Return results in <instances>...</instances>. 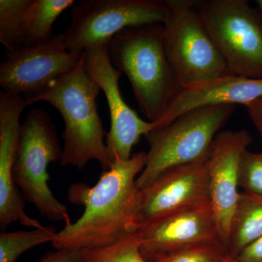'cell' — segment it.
<instances>
[{"label":"cell","instance_id":"cell-13","mask_svg":"<svg viewBox=\"0 0 262 262\" xmlns=\"http://www.w3.org/2000/svg\"><path fill=\"white\" fill-rule=\"evenodd\" d=\"M137 232L141 254L148 262L191 245L222 242L211 202L150 222Z\"/></svg>","mask_w":262,"mask_h":262},{"label":"cell","instance_id":"cell-25","mask_svg":"<svg viewBox=\"0 0 262 262\" xmlns=\"http://www.w3.org/2000/svg\"><path fill=\"white\" fill-rule=\"evenodd\" d=\"M248 116L262 139V97L246 105Z\"/></svg>","mask_w":262,"mask_h":262},{"label":"cell","instance_id":"cell-4","mask_svg":"<svg viewBox=\"0 0 262 262\" xmlns=\"http://www.w3.org/2000/svg\"><path fill=\"white\" fill-rule=\"evenodd\" d=\"M235 105L203 106L182 114L146 136L149 149L136 179L139 189L164 172L198 161L208 155L215 136L232 116Z\"/></svg>","mask_w":262,"mask_h":262},{"label":"cell","instance_id":"cell-1","mask_svg":"<svg viewBox=\"0 0 262 262\" xmlns=\"http://www.w3.org/2000/svg\"><path fill=\"white\" fill-rule=\"evenodd\" d=\"M146 152L117 160L101 173L94 187L74 184L68 190L71 203L84 207L80 219L57 232L56 250H87L115 244L136 233L139 189L136 179L145 166Z\"/></svg>","mask_w":262,"mask_h":262},{"label":"cell","instance_id":"cell-6","mask_svg":"<svg viewBox=\"0 0 262 262\" xmlns=\"http://www.w3.org/2000/svg\"><path fill=\"white\" fill-rule=\"evenodd\" d=\"M62 153L49 114L40 107L31 110L21 123L13 178L24 200L34 205L41 215L70 225L68 209L48 186V165L61 161Z\"/></svg>","mask_w":262,"mask_h":262},{"label":"cell","instance_id":"cell-12","mask_svg":"<svg viewBox=\"0 0 262 262\" xmlns=\"http://www.w3.org/2000/svg\"><path fill=\"white\" fill-rule=\"evenodd\" d=\"M251 142L252 136L248 130L220 131L208 155L210 202L221 241L227 247L231 222L241 194L239 161Z\"/></svg>","mask_w":262,"mask_h":262},{"label":"cell","instance_id":"cell-26","mask_svg":"<svg viewBox=\"0 0 262 262\" xmlns=\"http://www.w3.org/2000/svg\"><path fill=\"white\" fill-rule=\"evenodd\" d=\"M256 5H257L258 8L262 11V0H257L256 1Z\"/></svg>","mask_w":262,"mask_h":262},{"label":"cell","instance_id":"cell-19","mask_svg":"<svg viewBox=\"0 0 262 262\" xmlns=\"http://www.w3.org/2000/svg\"><path fill=\"white\" fill-rule=\"evenodd\" d=\"M52 227L34 229L32 231L2 232L0 234V262H15L17 258L31 248L52 243L56 237Z\"/></svg>","mask_w":262,"mask_h":262},{"label":"cell","instance_id":"cell-20","mask_svg":"<svg viewBox=\"0 0 262 262\" xmlns=\"http://www.w3.org/2000/svg\"><path fill=\"white\" fill-rule=\"evenodd\" d=\"M232 259L223 243L206 241L177 250L153 262H229Z\"/></svg>","mask_w":262,"mask_h":262},{"label":"cell","instance_id":"cell-24","mask_svg":"<svg viewBox=\"0 0 262 262\" xmlns=\"http://www.w3.org/2000/svg\"><path fill=\"white\" fill-rule=\"evenodd\" d=\"M235 260L237 262H262V235L245 248Z\"/></svg>","mask_w":262,"mask_h":262},{"label":"cell","instance_id":"cell-18","mask_svg":"<svg viewBox=\"0 0 262 262\" xmlns=\"http://www.w3.org/2000/svg\"><path fill=\"white\" fill-rule=\"evenodd\" d=\"M34 0H0V42L7 52L24 46L27 13Z\"/></svg>","mask_w":262,"mask_h":262},{"label":"cell","instance_id":"cell-14","mask_svg":"<svg viewBox=\"0 0 262 262\" xmlns=\"http://www.w3.org/2000/svg\"><path fill=\"white\" fill-rule=\"evenodd\" d=\"M23 96L0 94V227L4 231L14 222L34 229L43 228L39 221L25 211V200L13 178V169L21 123L20 115L27 107Z\"/></svg>","mask_w":262,"mask_h":262},{"label":"cell","instance_id":"cell-11","mask_svg":"<svg viewBox=\"0 0 262 262\" xmlns=\"http://www.w3.org/2000/svg\"><path fill=\"white\" fill-rule=\"evenodd\" d=\"M84 60L89 75L103 91L110 108L111 127L106 136L108 158L113 164L130 159L134 146L141 136L154 129V124L143 120L124 101L119 88L122 73L112 64L106 46L84 51Z\"/></svg>","mask_w":262,"mask_h":262},{"label":"cell","instance_id":"cell-3","mask_svg":"<svg viewBox=\"0 0 262 262\" xmlns=\"http://www.w3.org/2000/svg\"><path fill=\"white\" fill-rule=\"evenodd\" d=\"M106 49L112 64L127 76L141 113L158 121L182 89L165 52L163 24L123 29Z\"/></svg>","mask_w":262,"mask_h":262},{"label":"cell","instance_id":"cell-16","mask_svg":"<svg viewBox=\"0 0 262 262\" xmlns=\"http://www.w3.org/2000/svg\"><path fill=\"white\" fill-rule=\"evenodd\" d=\"M262 235V195L242 192L232 216L228 239L229 253L235 260L245 248Z\"/></svg>","mask_w":262,"mask_h":262},{"label":"cell","instance_id":"cell-21","mask_svg":"<svg viewBox=\"0 0 262 262\" xmlns=\"http://www.w3.org/2000/svg\"><path fill=\"white\" fill-rule=\"evenodd\" d=\"M139 234L128 237L104 247L84 251L85 262H148L141 254Z\"/></svg>","mask_w":262,"mask_h":262},{"label":"cell","instance_id":"cell-10","mask_svg":"<svg viewBox=\"0 0 262 262\" xmlns=\"http://www.w3.org/2000/svg\"><path fill=\"white\" fill-rule=\"evenodd\" d=\"M208 155L209 153L194 163L169 169L139 189V230L150 222L175 212L209 203Z\"/></svg>","mask_w":262,"mask_h":262},{"label":"cell","instance_id":"cell-27","mask_svg":"<svg viewBox=\"0 0 262 262\" xmlns=\"http://www.w3.org/2000/svg\"><path fill=\"white\" fill-rule=\"evenodd\" d=\"M229 262H237V261H236V260L232 259V260H230V261H229Z\"/></svg>","mask_w":262,"mask_h":262},{"label":"cell","instance_id":"cell-7","mask_svg":"<svg viewBox=\"0 0 262 262\" xmlns=\"http://www.w3.org/2000/svg\"><path fill=\"white\" fill-rule=\"evenodd\" d=\"M198 6L230 73L262 79L261 10L247 0H203Z\"/></svg>","mask_w":262,"mask_h":262},{"label":"cell","instance_id":"cell-17","mask_svg":"<svg viewBox=\"0 0 262 262\" xmlns=\"http://www.w3.org/2000/svg\"><path fill=\"white\" fill-rule=\"evenodd\" d=\"M75 0H34L27 13L24 46H37L51 40L53 24L60 15L73 8Z\"/></svg>","mask_w":262,"mask_h":262},{"label":"cell","instance_id":"cell-15","mask_svg":"<svg viewBox=\"0 0 262 262\" xmlns=\"http://www.w3.org/2000/svg\"><path fill=\"white\" fill-rule=\"evenodd\" d=\"M262 97V79L253 80L235 75L225 76L182 89L172 100L154 129L165 126L182 114L203 106L247 105Z\"/></svg>","mask_w":262,"mask_h":262},{"label":"cell","instance_id":"cell-5","mask_svg":"<svg viewBox=\"0 0 262 262\" xmlns=\"http://www.w3.org/2000/svg\"><path fill=\"white\" fill-rule=\"evenodd\" d=\"M163 42L182 89L232 75L207 28L196 0H166Z\"/></svg>","mask_w":262,"mask_h":262},{"label":"cell","instance_id":"cell-2","mask_svg":"<svg viewBox=\"0 0 262 262\" xmlns=\"http://www.w3.org/2000/svg\"><path fill=\"white\" fill-rule=\"evenodd\" d=\"M101 89L89 75L84 56L73 70L61 76L40 94L26 98L28 106L45 101L54 106L64 120V144L60 165L79 170L90 160L99 163L103 171L111 168L106 131L98 113L96 99Z\"/></svg>","mask_w":262,"mask_h":262},{"label":"cell","instance_id":"cell-22","mask_svg":"<svg viewBox=\"0 0 262 262\" xmlns=\"http://www.w3.org/2000/svg\"><path fill=\"white\" fill-rule=\"evenodd\" d=\"M239 187L245 192L262 195V152L246 149L239 161Z\"/></svg>","mask_w":262,"mask_h":262},{"label":"cell","instance_id":"cell-8","mask_svg":"<svg viewBox=\"0 0 262 262\" xmlns=\"http://www.w3.org/2000/svg\"><path fill=\"white\" fill-rule=\"evenodd\" d=\"M168 10L166 0H83L72 8L70 26L62 37L71 52L106 46L128 27L163 24Z\"/></svg>","mask_w":262,"mask_h":262},{"label":"cell","instance_id":"cell-23","mask_svg":"<svg viewBox=\"0 0 262 262\" xmlns=\"http://www.w3.org/2000/svg\"><path fill=\"white\" fill-rule=\"evenodd\" d=\"M84 251L81 250H56L47 253L38 262H85Z\"/></svg>","mask_w":262,"mask_h":262},{"label":"cell","instance_id":"cell-9","mask_svg":"<svg viewBox=\"0 0 262 262\" xmlns=\"http://www.w3.org/2000/svg\"><path fill=\"white\" fill-rule=\"evenodd\" d=\"M84 52H71L62 34L33 46L7 52L0 64V87L6 94L24 99L40 94L80 63Z\"/></svg>","mask_w":262,"mask_h":262}]
</instances>
